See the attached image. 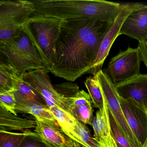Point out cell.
<instances>
[{"instance_id":"obj_6","label":"cell","mask_w":147,"mask_h":147,"mask_svg":"<svg viewBox=\"0 0 147 147\" xmlns=\"http://www.w3.org/2000/svg\"><path fill=\"white\" fill-rule=\"evenodd\" d=\"M142 61L139 49L129 47L111 58L105 73L116 86L140 75Z\"/></svg>"},{"instance_id":"obj_24","label":"cell","mask_w":147,"mask_h":147,"mask_svg":"<svg viewBox=\"0 0 147 147\" xmlns=\"http://www.w3.org/2000/svg\"><path fill=\"white\" fill-rule=\"evenodd\" d=\"M77 131L84 147H103L92 136L90 130L86 125L78 121Z\"/></svg>"},{"instance_id":"obj_13","label":"cell","mask_w":147,"mask_h":147,"mask_svg":"<svg viewBox=\"0 0 147 147\" xmlns=\"http://www.w3.org/2000/svg\"><path fill=\"white\" fill-rule=\"evenodd\" d=\"M36 121L34 132L48 147H74V141L63 132L57 122Z\"/></svg>"},{"instance_id":"obj_3","label":"cell","mask_w":147,"mask_h":147,"mask_svg":"<svg viewBox=\"0 0 147 147\" xmlns=\"http://www.w3.org/2000/svg\"><path fill=\"white\" fill-rule=\"evenodd\" d=\"M65 21L33 13L24 26V32L38 51L46 65L48 73L51 72L53 68L56 43Z\"/></svg>"},{"instance_id":"obj_11","label":"cell","mask_w":147,"mask_h":147,"mask_svg":"<svg viewBox=\"0 0 147 147\" xmlns=\"http://www.w3.org/2000/svg\"><path fill=\"white\" fill-rule=\"evenodd\" d=\"M115 87L120 98L131 100L146 112L147 74H140Z\"/></svg>"},{"instance_id":"obj_25","label":"cell","mask_w":147,"mask_h":147,"mask_svg":"<svg viewBox=\"0 0 147 147\" xmlns=\"http://www.w3.org/2000/svg\"><path fill=\"white\" fill-rule=\"evenodd\" d=\"M16 106L17 102L13 92H0V107L17 115Z\"/></svg>"},{"instance_id":"obj_18","label":"cell","mask_w":147,"mask_h":147,"mask_svg":"<svg viewBox=\"0 0 147 147\" xmlns=\"http://www.w3.org/2000/svg\"><path fill=\"white\" fill-rule=\"evenodd\" d=\"M20 76L10 64L0 61V92H14Z\"/></svg>"},{"instance_id":"obj_8","label":"cell","mask_w":147,"mask_h":147,"mask_svg":"<svg viewBox=\"0 0 147 147\" xmlns=\"http://www.w3.org/2000/svg\"><path fill=\"white\" fill-rule=\"evenodd\" d=\"M22 75L24 80L42 97L49 108L55 106L71 113L70 100L60 93L51 84L46 70H32Z\"/></svg>"},{"instance_id":"obj_23","label":"cell","mask_w":147,"mask_h":147,"mask_svg":"<svg viewBox=\"0 0 147 147\" xmlns=\"http://www.w3.org/2000/svg\"><path fill=\"white\" fill-rule=\"evenodd\" d=\"M108 108V107H107ZM111 131L117 147H131L128 139L122 133L111 111L108 108Z\"/></svg>"},{"instance_id":"obj_15","label":"cell","mask_w":147,"mask_h":147,"mask_svg":"<svg viewBox=\"0 0 147 147\" xmlns=\"http://www.w3.org/2000/svg\"><path fill=\"white\" fill-rule=\"evenodd\" d=\"M14 93L17 102V113H20L23 109L32 104L46 105L42 97L24 80L22 75L20 76Z\"/></svg>"},{"instance_id":"obj_17","label":"cell","mask_w":147,"mask_h":147,"mask_svg":"<svg viewBox=\"0 0 147 147\" xmlns=\"http://www.w3.org/2000/svg\"><path fill=\"white\" fill-rule=\"evenodd\" d=\"M49 108L65 134L74 142L83 146V142L77 132L78 120L70 113L58 107L53 106Z\"/></svg>"},{"instance_id":"obj_27","label":"cell","mask_w":147,"mask_h":147,"mask_svg":"<svg viewBox=\"0 0 147 147\" xmlns=\"http://www.w3.org/2000/svg\"><path fill=\"white\" fill-rule=\"evenodd\" d=\"M138 48L140 51L142 61L147 68V42H139Z\"/></svg>"},{"instance_id":"obj_9","label":"cell","mask_w":147,"mask_h":147,"mask_svg":"<svg viewBox=\"0 0 147 147\" xmlns=\"http://www.w3.org/2000/svg\"><path fill=\"white\" fill-rule=\"evenodd\" d=\"M138 5V4L121 5L118 15L104 37L92 67L88 73L95 76L99 71L102 70L103 63L109 54L113 44L119 36V32L124 21L128 15Z\"/></svg>"},{"instance_id":"obj_20","label":"cell","mask_w":147,"mask_h":147,"mask_svg":"<svg viewBox=\"0 0 147 147\" xmlns=\"http://www.w3.org/2000/svg\"><path fill=\"white\" fill-rule=\"evenodd\" d=\"M84 83L91 97L93 106L98 109L102 108L105 105V100L96 76L88 77Z\"/></svg>"},{"instance_id":"obj_1","label":"cell","mask_w":147,"mask_h":147,"mask_svg":"<svg viewBox=\"0 0 147 147\" xmlns=\"http://www.w3.org/2000/svg\"><path fill=\"white\" fill-rule=\"evenodd\" d=\"M113 23L90 20H66L56 43L51 73L70 82L88 73Z\"/></svg>"},{"instance_id":"obj_5","label":"cell","mask_w":147,"mask_h":147,"mask_svg":"<svg viewBox=\"0 0 147 147\" xmlns=\"http://www.w3.org/2000/svg\"><path fill=\"white\" fill-rule=\"evenodd\" d=\"M35 11L31 1H1L0 45L5 44L18 36Z\"/></svg>"},{"instance_id":"obj_30","label":"cell","mask_w":147,"mask_h":147,"mask_svg":"<svg viewBox=\"0 0 147 147\" xmlns=\"http://www.w3.org/2000/svg\"><path fill=\"white\" fill-rule=\"evenodd\" d=\"M73 147H74V146Z\"/></svg>"},{"instance_id":"obj_28","label":"cell","mask_w":147,"mask_h":147,"mask_svg":"<svg viewBox=\"0 0 147 147\" xmlns=\"http://www.w3.org/2000/svg\"><path fill=\"white\" fill-rule=\"evenodd\" d=\"M142 147H147V139H146L145 143H144V144L143 145Z\"/></svg>"},{"instance_id":"obj_22","label":"cell","mask_w":147,"mask_h":147,"mask_svg":"<svg viewBox=\"0 0 147 147\" xmlns=\"http://www.w3.org/2000/svg\"><path fill=\"white\" fill-rule=\"evenodd\" d=\"M92 101L80 106L75 107L71 109V114L79 122L92 126L93 119Z\"/></svg>"},{"instance_id":"obj_2","label":"cell","mask_w":147,"mask_h":147,"mask_svg":"<svg viewBox=\"0 0 147 147\" xmlns=\"http://www.w3.org/2000/svg\"><path fill=\"white\" fill-rule=\"evenodd\" d=\"M34 14L54 17L67 21L97 20L113 23L121 5L101 0L31 1Z\"/></svg>"},{"instance_id":"obj_21","label":"cell","mask_w":147,"mask_h":147,"mask_svg":"<svg viewBox=\"0 0 147 147\" xmlns=\"http://www.w3.org/2000/svg\"><path fill=\"white\" fill-rule=\"evenodd\" d=\"M35 133L30 130L21 133L0 130V147H18L26 136Z\"/></svg>"},{"instance_id":"obj_10","label":"cell","mask_w":147,"mask_h":147,"mask_svg":"<svg viewBox=\"0 0 147 147\" xmlns=\"http://www.w3.org/2000/svg\"><path fill=\"white\" fill-rule=\"evenodd\" d=\"M125 117L135 136L142 147L147 138V113L136 103L119 96Z\"/></svg>"},{"instance_id":"obj_12","label":"cell","mask_w":147,"mask_h":147,"mask_svg":"<svg viewBox=\"0 0 147 147\" xmlns=\"http://www.w3.org/2000/svg\"><path fill=\"white\" fill-rule=\"evenodd\" d=\"M120 35H126L139 42H147V6L138 4L124 21Z\"/></svg>"},{"instance_id":"obj_4","label":"cell","mask_w":147,"mask_h":147,"mask_svg":"<svg viewBox=\"0 0 147 147\" xmlns=\"http://www.w3.org/2000/svg\"><path fill=\"white\" fill-rule=\"evenodd\" d=\"M0 55L1 61L14 67L20 76L32 70L46 71L45 63L24 30L18 36L0 45Z\"/></svg>"},{"instance_id":"obj_16","label":"cell","mask_w":147,"mask_h":147,"mask_svg":"<svg viewBox=\"0 0 147 147\" xmlns=\"http://www.w3.org/2000/svg\"><path fill=\"white\" fill-rule=\"evenodd\" d=\"M36 126V119L29 117H22L0 107V130H19L24 132L30 129H35Z\"/></svg>"},{"instance_id":"obj_19","label":"cell","mask_w":147,"mask_h":147,"mask_svg":"<svg viewBox=\"0 0 147 147\" xmlns=\"http://www.w3.org/2000/svg\"><path fill=\"white\" fill-rule=\"evenodd\" d=\"M20 113H28L41 122H57L55 116L46 105L33 104L25 107Z\"/></svg>"},{"instance_id":"obj_29","label":"cell","mask_w":147,"mask_h":147,"mask_svg":"<svg viewBox=\"0 0 147 147\" xmlns=\"http://www.w3.org/2000/svg\"><path fill=\"white\" fill-rule=\"evenodd\" d=\"M146 113H147V110H146Z\"/></svg>"},{"instance_id":"obj_26","label":"cell","mask_w":147,"mask_h":147,"mask_svg":"<svg viewBox=\"0 0 147 147\" xmlns=\"http://www.w3.org/2000/svg\"><path fill=\"white\" fill-rule=\"evenodd\" d=\"M18 147H48L35 132L34 134L26 136Z\"/></svg>"},{"instance_id":"obj_7","label":"cell","mask_w":147,"mask_h":147,"mask_svg":"<svg viewBox=\"0 0 147 147\" xmlns=\"http://www.w3.org/2000/svg\"><path fill=\"white\" fill-rule=\"evenodd\" d=\"M95 76L99 83L105 102L122 133L128 139L131 147H142L125 117L115 85L102 70L99 71Z\"/></svg>"},{"instance_id":"obj_14","label":"cell","mask_w":147,"mask_h":147,"mask_svg":"<svg viewBox=\"0 0 147 147\" xmlns=\"http://www.w3.org/2000/svg\"><path fill=\"white\" fill-rule=\"evenodd\" d=\"M92 126L94 138L102 147H117L112 135L108 108L105 101L104 107L98 109L94 117Z\"/></svg>"}]
</instances>
